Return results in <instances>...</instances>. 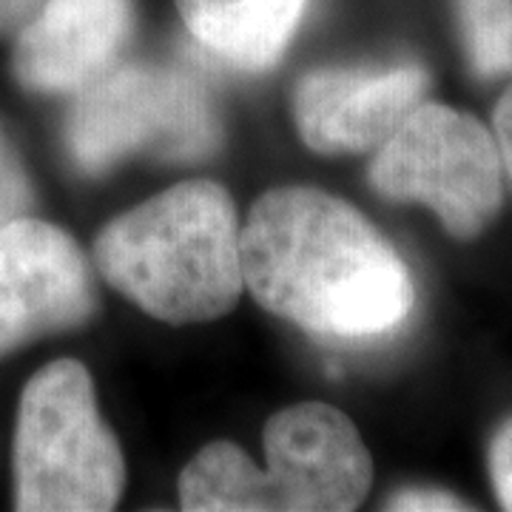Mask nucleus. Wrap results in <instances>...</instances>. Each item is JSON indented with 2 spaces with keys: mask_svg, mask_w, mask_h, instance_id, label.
I'll list each match as a JSON object with an SVG mask.
<instances>
[{
  "mask_svg": "<svg viewBox=\"0 0 512 512\" xmlns=\"http://www.w3.org/2000/svg\"><path fill=\"white\" fill-rule=\"evenodd\" d=\"M94 308L89 262L66 231L32 217L0 231V356L83 325Z\"/></svg>",
  "mask_w": 512,
  "mask_h": 512,
  "instance_id": "obj_7",
  "label": "nucleus"
},
{
  "mask_svg": "<svg viewBox=\"0 0 512 512\" xmlns=\"http://www.w3.org/2000/svg\"><path fill=\"white\" fill-rule=\"evenodd\" d=\"M239 220L228 191L180 183L103 228L94 262L114 291L168 325L220 319L245 291Z\"/></svg>",
  "mask_w": 512,
  "mask_h": 512,
  "instance_id": "obj_2",
  "label": "nucleus"
},
{
  "mask_svg": "<svg viewBox=\"0 0 512 512\" xmlns=\"http://www.w3.org/2000/svg\"><path fill=\"white\" fill-rule=\"evenodd\" d=\"M220 117L197 77L171 66H111L77 92L66 146L83 174L134 154L197 163L220 148Z\"/></svg>",
  "mask_w": 512,
  "mask_h": 512,
  "instance_id": "obj_4",
  "label": "nucleus"
},
{
  "mask_svg": "<svg viewBox=\"0 0 512 512\" xmlns=\"http://www.w3.org/2000/svg\"><path fill=\"white\" fill-rule=\"evenodd\" d=\"M490 476L501 507L512 510V419L495 433L490 444Z\"/></svg>",
  "mask_w": 512,
  "mask_h": 512,
  "instance_id": "obj_13",
  "label": "nucleus"
},
{
  "mask_svg": "<svg viewBox=\"0 0 512 512\" xmlns=\"http://www.w3.org/2000/svg\"><path fill=\"white\" fill-rule=\"evenodd\" d=\"M49 0H0V37L18 35Z\"/></svg>",
  "mask_w": 512,
  "mask_h": 512,
  "instance_id": "obj_16",
  "label": "nucleus"
},
{
  "mask_svg": "<svg viewBox=\"0 0 512 512\" xmlns=\"http://www.w3.org/2000/svg\"><path fill=\"white\" fill-rule=\"evenodd\" d=\"M242 282L279 319L322 342L359 345L402 328L416 288L396 248L345 200L274 188L239 231Z\"/></svg>",
  "mask_w": 512,
  "mask_h": 512,
  "instance_id": "obj_1",
  "label": "nucleus"
},
{
  "mask_svg": "<svg viewBox=\"0 0 512 512\" xmlns=\"http://www.w3.org/2000/svg\"><path fill=\"white\" fill-rule=\"evenodd\" d=\"M268 467L254 473L256 512H348L370 493L373 461L353 421L322 402L293 404L265 424Z\"/></svg>",
  "mask_w": 512,
  "mask_h": 512,
  "instance_id": "obj_6",
  "label": "nucleus"
},
{
  "mask_svg": "<svg viewBox=\"0 0 512 512\" xmlns=\"http://www.w3.org/2000/svg\"><path fill=\"white\" fill-rule=\"evenodd\" d=\"M126 484L123 450L100 416L89 370L52 362L23 387L15 427V507L106 512Z\"/></svg>",
  "mask_w": 512,
  "mask_h": 512,
  "instance_id": "obj_3",
  "label": "nucleus"
},
{
  "mask_svg": "<svg viewBox=\"0 0 512 512\" xmlns=\"http://www.w3.org/2000/svg\"><path fill=\"white\" fill-rule=\"evenodd\" d=\"M131 29V0H49L15 35V77L32 92H80L114 66Z\"/></svg>",
  "mask_w": 512,
  "mask_h": 512,
  "instance_id": "obj_9",
  "label": "nucleus"
},
{
  "mask_svg": "<svg viewBox=\"0 0 512 512\" xmlns=\"http://www.w3.org/2000/svg\"><path fill=\"white\" fill-rule=\"evenodd\" d=\"M370 185L384 200L427 205L450 237L476 239L504 205V163L473 114L421 100L373 151Z\"/></svg>",
  "mask_w": 512,
  "mask_h": 512,
  "instance_id": "obj_5",
  "label": "nucleus"
},
{
  "mask_svg": "<svg viewBox=\"0 0 512 512\" xmlns=\"http://www.w3.org/2000/svg\"><path fill=\"white\" fill-rule=\"evenodd\" d=\"M305 6L308 0H177L188 32L245 72H265L285 55Z\"/></svg>",
  "mask_w": 512,
  "mask_h": 512,
  "instance_id": "obj_10",
  "label": "nucleus"
},
{
  "mask_svg": "<svg viewBox=\"0 0 512 512\" xmlns=\"http://www.w3.org/2000/svg\"><path fill=\"white\" fill-rule=\"evenodd\" d=\"M495 126V143L501 151V163H504V174L510 177L512 183V86L504 92V97L498 100L493 114Z\"/></svg>",
  "mask_w": 512,
  "mask_h": 512,
  "instance_id": "obj_15",
  "label": "nucleus"
},
{
  "mask_svg": "<svg viewBox=\"0 0 512 512\" xmlns=\"http://www.w3.org/2000/svg\"><path fill=\"white\" fill-rule=\"evenodd\" d=\"M427 83L419 63L319 69L296 86V128L319 154L376 151L424 100Z\"/></svg>",
  "mask_w": 512,
  "mask_h": 512,
  "instance_id": "obj_8",
  "label": "nucleus"
},
{
  "mask_svg": "<svg viewBox=\"0 0 512 512\" xmlns=\"http://www.w3.org/2000/svg\"><path fill=\"white\" fill-rule=\"evenodd\" d=\"M29 208H32V188L26 180V171L0 131V231L9 228L12 222L29 217Z\"/></svg>",
  "mask_w": 512,
  "mask_h": 512,
  "instance_id": "obj_12",
  "label": "nucleus"
},
{
  "mask_svg": "<svg viewBox=\"0 0 512 512\" xmlns=\"http://www.w3.org/2000/svg\"><path fill=\"white\" fill-rule=\"evenodd\" d=\"M464 52L484 80L512 74V0H456Z\"/></svg>",
  "mask_w": 512,
  "mask_h": 512,
  "instance_id": "obj_11",
  "label": "nucleus"
},
{
  "mask_svg": "<svg viewBox=\"0 0 512 512\" xmlns=\"http://www.w3.org/2000/svg\"><path fill=\"white\" fill-rule=\"evenodd\" d=\"M387 510H410V512H427V510H470L464 501H458L456 495L441 493V490H404L393 495L387 501Z\"/></svg>",
  "mask_w": 512,
  "mask_h": 512,
  "instance_id": "obj_14",
  "label": "nucleus"
}]
</instances>
